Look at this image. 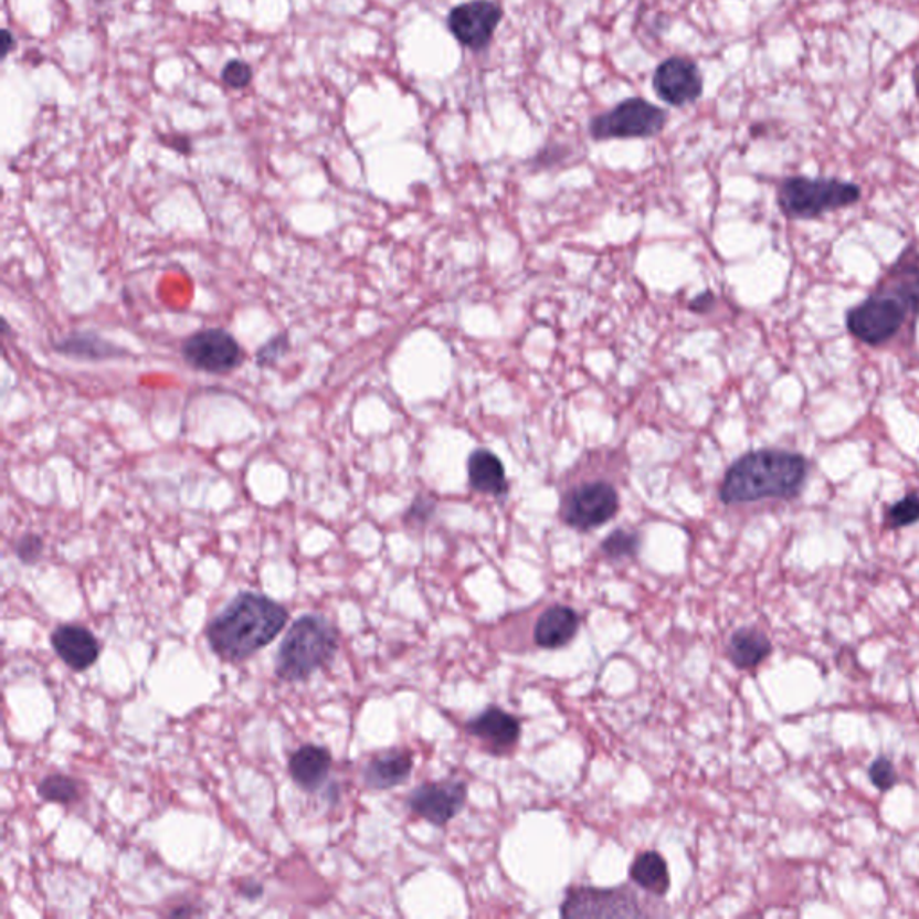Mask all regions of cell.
I'll use <instances>...</instances> for the list:
<instances>
[{"label": "cell", "mask_w": 919, "mask_h": 919, "mask_svg": "<svg viewBox=\"0 0 919 919\" xmlns=\"http://www.w3.org/2000/svg\"><path fill=\"white\" fill-rule=\"evenodd\" d=\"M631 878L636 886L652 895L665 896L670 889V873L665 858L657 852H643L634 858Z\"/></svg>", "instance_id": "22"}, {"label": "cell", "mask_w": 919, "mask_h": 919, "mask_svg": "<svg viewBox=\"0 0 919 919\" xmlns=\"http://www.w3.org/2000/svg\"><path fill=\"white\" fill-rule=\"evenodd\" d=\"M241 892H243V896H246V898H250V900H255L257 896L263 895V887L255 884V881H246V884L241 887Z\"/></svg>", "instance_id": "32"}, {"label": "cell", "mask_w": 919, "mask_h": 919, "mask_svg": "<svg viewBox=\"0 0 919 919\" xmlns=\"http://www.w3.org/2000/svg\"><path fill=\"white\" fill-rule=\"evenodd\" d=\"M640 545H642V539H640L636 531L617 528L603 539L600 550L609 559H628V557L636 556Z\"/></svg>", "instance_id": "25"}, {"label": "cell", "mask_w": 919, "mask_h": 919, "mask_svg": "<svg viewBox=\"0 0 919 919\" xmlns=\"http://www.w3.org/2000/svg\"><path fill=\"white\" fill-rule=\"evenodd\" d=\"M433 514H435V501H431V499L419 496V498L412 503V507L408 508L404 521H406L408 525H424V522L430 521Z\"/></svg>", "instance_id": "30"}, {"label": "cell", "mask_w": 919, "mask_h": 919, "mask_svg": "<svg viewBox=\"0 0 919 919\" xmlns=\"http://www.w3.org/2000/svg\"><path fill=\"white\" fill-rule=\"evenodd\" d=\"M715 304V295L711 292L703 293L699 297L694 298V300L689 302V309L695 313H706L708 309H711V306Z\"/></svg>", "instance_id": "31"}, {"label": "cell", "mask_w": 919, "mask_h": 919, "mask_svg": "<svg viewBox=\"0 0 919 919\" xmlns=\"http://www.w3.org/2000/svg\"><path fill=\"white\" fill-rule=\"evenodd\" d=\"M287 617L283 603L264 594L241 593L209 623L207 640L221 659L237 663L268 646L283 632Z\"/></svg>", "instance_id": "1"}, {"label": "cell", "mask_w": 919, "mask_h": 919, "mask_svg": "<svg viewBox=\"0 0 919 919\" xmlns=\"http://www.w3.org/2000/svg\"><path fill=\"white\" fill-rule=\"evenodd\" d=\"M772 654V643L765 632L742 627L732 632L728 642V657L738 670H752Z\"/></svg>", "instance_id": "20"}, {"label": "cell", "mask_w": 919, "mask_h": 919, "mask_svg": "<svg viewBox=\"0 0 919 919\" xmlns=\"http://www.w3.org/2000/svg\"><path fill=\"white\" fill-rule=\"evenodd\" d=\"M909 316L904 302L880 286L846 313V329L862 344L880 347L900 335Z\"/></svg>", "instance_id": "5"}, {"label": "cell", "mask_w": 919, "mask_h": 919, "mask_svg": "<svg viewBox=\"0 0 919 919\" xmlns=\"http://www.w3.org/2000/svg\"><path fill=\"white\" fill-rule=\"evenodd\" d=\"M467 785L464 781L445 780L422 783L408 797L413 814L435 826H445L464 810Z\"/></svg>", "instance_id": "11"}, {"label": "cell", "mask_w": 919, "mask_h": 919, "mask_svg": "<svg viewBox=\"0 0 919 919\" xmlns=\"http://www.w3.org/2000/svg\"><path fill=\"white\" fill-rule=\"evenodd\" d=\"M340 645L335 625L318 614L298 617L278 646L275 674L286 683H300L332 661Z\"/></svg>", "instance_id": "3"}, {"label": "cell", "mask_w": 919, "mask_h": 919, "mask_svg": "<svg viewBox=\"0 0 919 919\" xmlns=\"http://www.w3.org/2000/svg\"><path fill=\"white\" fill-rule=\"evenodd\" d=\"M332 758L326 747L306 743L293 752L287 763L292 780L306 792H315L326 783Z\"/></svg>", "instance_id": "16"}, {"label": "cell", "mask_w": 919, "mask_h": 919, "mask_svg": "<svg viewBox=\"0 0 919 919\" xmlns=\"http://www.w3.org/2000/svg\"><path fill=\"white\" fill-rule=\"evenodd\" d=\"M287 350H289V336L284 332V335L273 336L272 340L266 341L257 350L255 359H257L258 367H273L278 359L287 355Z\"/></svg>", "instance_id": "27"}, {"label": "cell", "mask_w": 919, "mask_h": 919, "mask_svg": "<svg viewBox=\"0 0 919 919\" xmlns=\"http://www.w3.org/2000/svg\"><path fill=\"white\" fill-rule=\"evenodd\" d=\"M562 918H640L646 916L642 901L628 887L594 889L577 887L566 892L560 905Z\"/></svg>", "instance_id": "8"}, {"label": "cell", "mask_w": 919, "mask_h": 919, "mask_svg": "<svg viewBox=\"0 0 919 919\" xmlns=\"http://www.w3.org/2000/svg\"><path fill=\"white\" fill-rule=\"evenodd\" d=\"M657 97L672 106L691 105L703 96L704 80L697 63L688 57H668L652 77Z\"/></svg>", "instance_id": "12"}, {"label": "cell", "mask_w": 919, "mask_h": 919, "mask_svg": "<svg viewBox=\"0 0 919 919\" xmlns=\"http://www.w3.org/2000/svg\"><path fill=\"white\" fill-rule=\"evenodd\" d=\"M884 522L889 530L912 527L919 522V494L910 493L886 508Z\"/></svg>", "instance_id": "24"}, {"label": "cell", "mask_w": 919, "mask_h": 919, "mask_svg": "<svg viewBox=\"0 0 919 919\" xmlns=\"http://www.w3.org/2000/svg\"><path fill=\"white\" fill-rule=\"evenodd\" d=\"M580 627V616L568 605H551L537 617L534 627V642L541 648H562L577 636Z\"/></svg>", "instance_id": "15"}, {"label": "cell", "mask_w": 919, "mask_h": 919, "mask_svg": "<svg viewBox=\"0 0 919 919\" xmlns=\"http://www.w3.org/2000/svg\"><path fill=\"white\" fill-rule=\"evenodd\" d=\"M57 355L68 358L83 359V361H105V359L125 358L128 350L123 349L114 341H108L103 336L91 332V330H74L54 345Z\"/></svg>", "instance_id": "19"}, {"label": "cell", "mask_w": 919, "mask_h": 919, "mask_svg": "<svg viewBox=\"0 0 919 919\" xmlns=\"http://www.w3.org/2000/svg\"><path fill=\"white\" fill-rule=\"evenodd\" d=\"M620 510V496L608 482L580 484L566 493L560 517L574 530L589 531L611 521Z\"/></svg>", "instance_id": "7"}, {"label": "cell", "mask_w": 919, "mask_h": 919, "mask_svg": "<svg viewBox=\"0 0 919 919\" xmlns=\"http://www.w3.org/2000/svg\"><path fill=\"white\" fill-rule=\"evenodd\" d=\"M192 915H197V910H191V909H189V907H186V909H172L171 912H169V916H192Z\"/></svg>", "instance_id": "34"}, {"label": "cell", "mask_w": 919, "mask_h": 919, "mask_svg": "<svg viewBox=\"0 0 919 919\" xmlns=\"http://www.w3.org/2000/svg\"><path fill=\"white\" fill-rule=\"evenodd\" d=\"M39 795L47 803L71 804L80 797V786L68 775L51 774L40 781Z\"/></svg>", "instance_id": "23"}, {"label": "cell", "mask_w": 919, "mask_h": 919, "mask_svg": "<svg viewBox=\"0 0 919 919\" xmlns=\"http://www.w3.org/2000/svg\"><path fill=\"white\" fill-rule=\"evenodd\" d=\"M182 358L189 367L207 373H229L240 369L244 350L240 341L221 327H209L189 336L182 344Z\"/></svg>", "instance_id": "9"}, {"label": "cell", "mask_w": 919, "mask_h": 919, "mask_svg": "<svg viewBox=\"0 0 919 919\" xmlns=\"http://www.w3.org/2000/svg\"><path fill=\"white\" fill-rule=\"evenodd\" d=\"M862 198L857 183L838 178H785L778 187V207L789 220H818L828 212L855 205Z\"/></svg>", "instance_id": "4"}, {"label": "cell", "mask_w": 919, "mask_h": 919, "mask_svg": "<svg viewBox=\"0 0 919 919\" xmlns=\"http://www.w3.org/2000/svg\"><path fill=\"white\" fill-rule=\"evenodd\" d=\"M503 10L490 0H473L451 10L447 28L464 47L482 51L493 42Z\"/></svg>", "instance_id": "10"}, {"label": "cell", "mask_w": 919, "mask_h": 919, "mask_svg": "<svg viewBox=\"0 0 919 919\" xmlns=\"http://www.w3.org/2000/svg\"><path fill=\"white\" fill-rule=\"evenodd\" d=\"M252 76L254 74H252V68H250L249 63L240 62V60L226 63L225 68L221 72L223 82L230 88H244V86H249L252 83Z\"/></svg>", "instance_id": "29"}, {"label": "cell", "mask_w": 919, "mask_h": 919, "mask_svg": "<svg viewBox=\"0 0 919 919\" xmlns=\"http://www.w3.org/2000/svg\"><path fill=\"white\" fill-rule=\"evenodd\" d=\"M471 487L476 493L505 496L508 493L507 473L501 460L488 450H476L467 464Z\"/></svg>", "instance_id": "21"}, {"label": "cell", "mask_w": 919, "mask_h": 919, "mask_svg": "<svg viewBox=\"0 0 919 919\" xmlns=\"http://www.w3.org/2000/svg\"><path fill=\"white\" fill-rule=\"evenodd\" d=\"M2 36H4V43H6V45H4V56H8V54L11 53V49H13V43H14L13 34H11V31H8V29H4V31H2Z\"/></svg>", "instance_id": "33"}, {"label": "cell", "mask_w": 919, "mask_h": 919, "mask_svg": "<svg viewBox=\"0 0 919 919\" xmlns=\"http://www.w3.org/2000/svg\"><path fill=\"white\" fill-rule=\"evenodd\" d=\"M467 732L478 738L485 749L493 754H508L521 737V723L514 715L503 711L498 706H488L482 714L471 718Z\"/></svg>", "instance_id": "13"}, {"label": "cell", "mask_w": 919, "mask_h": 919, "mask_svg": "<svg viewBox=\"0 0 919 919\" xmlns=\"http://www.w3.org/2000/svg\"><path fill=\"white\" fill-rule=\"evenodd\" d=\"M867 775H869L873 785L880 792H887L898 783V772H896L895 763L887 757L875 758L872 765H869Z\"/></svg>", "instance_id": "26"}, {"label": "cell", "mask_w": 919, "mask_h": 919, "mask_svg": "<svg viewBox=\"0 0 919 919\" xmlns=\"http://www.w3.org/2000/svg\"><path fill=\"white\" fill-rule=\"evenodd\" d=\"M881 287L904 302L910 316H919V254L915 249L904 250V254L890 266L889 275L884 278Z\"/></svg>", "instance_id": "17"}, {"label": "cell", "mask_w": 919, "mask_h": 919, "mask_svg": "<svg viewBox=\"0 0 919 919\" xmlns=\"http://www.w3.org/2000/svg\"><path fill=\"white\" fill-rule=\"evenodd\" d=\"M912 80H915L916 97L919 99V60L918 63H916L915 72H912Z\"/></svg>", "instance_id": "35"}, {"label": "cell", "mask_w": 919, "mask_h": 919, "mask_svg": "<svg viewBox=\"0 0 919 919\" xmlns=\"http://www.w3.org/2000/svg\"><path fill=\"white\" fill-rule=\"evenodd\" d=\"M43 553L42 537L36 534H25L14 542V556L19 557L22 564H36Z\"/></svg>", "instance_id": "28"}, {"label": "cell", "mask_w": 919, "mask_h": 919, "mask_svg": "<svg viewBox=\"0 0 919 919\" xmlns=\"http://www.w3.org/2000/svg\"><path fill=\"white\" fill-rule=\"evenodd\" d=\"M809 471V460L800 453L783 450L751 451L729 467L718 496L723 505L794 499L803 490Z\"/></svg>", "instance_id": "2"}, {"label": "cell", "mask_w": 919, "mask_h": 919, "mask_svg": "<svg viewBox=\"0 0 919 919\" xmlns=\"http://www.w3.org/2000/svg\"><path fill=\"white\" fill-rule=\"evenodd\" d=\"M56 656L74 672H85L96 663L101 654V645L97 637L82 625L65 623L54 628L51 634Z\"/></svg>", "instance_id": "14"}, {"label": "cell", "mask_w": 919, "mask_h": 919, "mask_svg": "<svg viewBox=\"0 0 919 919\" xmlns=\"http://www.w3.org/2000/svg\"><path fill=\"white\" fill-rule=\"evenodd\" d=\"M413 771L412 752L388 751L372 758L363 771V780L369 789L388 790L402 785Z\"/></svg>", "instance_id": "18"}, {"label": "cell", "mask_w": 919, "mask_h": 919, "mask_svg": "<svg viewBox=\"0 0 919 919\" xmlns=\"http://www.w3.org/2000/svg\"><path fill=\"white\" fill-rule=\"evenodd\" d=\"M665 125V110L648 101L631 97L613 110L596 115L589 123V134L594 140L646 139L661 134Z\"/></svg>", "instance_id": "6"}]
</instances>
